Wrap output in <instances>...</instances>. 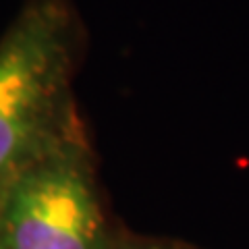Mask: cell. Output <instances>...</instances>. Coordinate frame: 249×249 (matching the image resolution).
Wrapping results in <instances>:
<instances>
[{"mask_svg": "<svg viewBox=\"0 0 249 249\" xmlns=\"http://www.w3.org/2000/svg\"><path fill=\"white\" fill-rule=\"evenodd\" d=\"M119 249H191L173 241H158V239H119Z\"/></svg>", "mask_w": 249, "mask_h": 249, "instance_id": "3957f363", "label": "cell"}, {"mask_svg": "<svg viewBox=\"0 0 249 249\" xmlns=\"http://www.w3.org/2000/svg\"><path fill=\"white\" fill-rule=\"evenodd\" d=\"M0 249H119L79 119L4 191Z\"/></svg>", "mask_w": 249, "mask_h": 249, "instance_id": "7a4b0ae2", "label": "cell"}, {"mask_svg": "<svg viewBox=\"0 0 249 249\" xmlns=\"http://www.w3.org/2000/svg\"><path fill=\"white\" fill-rule=\"evenodd\" d=\"M75 21L65 0H29L0 36V199L77 114Z\"/></svg>", "mask_w": 249, "mask_h": 249, "instance_id": "6da1fadb", "label": "cell"}]
</instances>
